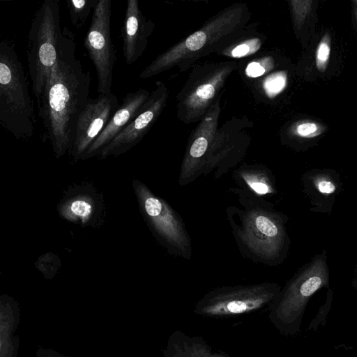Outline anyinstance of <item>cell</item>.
I'll list each match as a JSON object with an SVG mask.
<instances>
[{
  "label": "cell",
  "instance_id": "obj_1",
  "mask_svg": "<svg viewBox=\"0 0 357 357\" xmlns=\"http://www.w3.org/2000/svg\"><path fill=\"white\" fill-rule=\"evenodd\" d=\"M75 40L68 29L64 44L36 102L43 139L57 156L71 149L78 118L89 99L91 73L75 56Z\"/></svg>",
  "mask_w": 357,
  "mask_h": 357
},
{
  "label": "cell",
  "instance_id": "obj_2",
  "mask_svg": "<svg viewBox=\"0 0 357 357\" xmlns=\"http://www.w3.org/2000/svg\"><path fill=\"white\" fill-rule=\"evenodd\" d=\"M231 191L237 195L239 206L228 207L227 218L242 255L268 266L282 263L290 244L286 216L271 203L245 188Z\"/></svg>",
  "mask_w": 357,
  "mask_h": 357
},
{
  "label": "cell",
  "instance_id": "obj_3",
  "mask_svg": "<svg viewBox=\"0 0 357 357\" xmlns=\"http://www.w3.org/2000/svg\"><path fill=\"white\" fill-rule=\"evenodd\" d=\"M0 124L20 139H27L36 131L33 102L23 64L15 44L0 43Z\"/></svg>",
  "mask_w": 357,
  "mask_h": 357
},
{
  "label": "cell",
  "instance_id": "obj_4",
  "mask_svg": "<svg viewBox=\"0 0 357 357\" xmlns=\"http://www.w3.org/2000/svg\"><path fill=\"white\" fill-rule=\"evenodd\" d=\"M68 28L61 30L59 0H45L35 13L28 33L26 59L32 92L40 98L50 71L64 44Z\"/></svg>",
  "mask_w": 357,
  "mask_h": 357
},
{
  "label": "cell",
  "instance_id": "obj_5",
  "mask_svg": "<svg viewBox=\"0 0 357 357\" xmlns=\"http://www.w3.org/2000/svg\"><path fill=\"white\" fill-rule=\"evenodd\" d=\"M248 19L245 6L236 4L221 11L202 27L156 57L140 73L146 79L174 66L183 67L204 55L221 40L243 28Z\"/></svg>",
  "mask_w": 357,
  "mask_h": 357
},
{
  "label": "cell",
  "instance_id": "obj_6",
  "mask_svg": "<svg viewBox=\"0 0 357 357\" xmlns=\"http://www.w3.org/2000/svg\"><path fill=\"white\" fill-rule=\"evenodd\" d=\"M135 190L147 220L168 252L190 259L192 254L191 239L179 214L143 183L137 182Z\"/></svg>",
  "mask_w": 357,
  "mask_h": 357
},
{
  "label": "cell",
  "instance_id": "obj_7",
  "mask_svg": "<svg viewBox=\"0 0 357 357\" xmlns=\"http://www.w3.org/2000/svg\"><path fill=\"white\" fill-rule=\"evenodd\" d=\"M111 25L112 1L98 0L93 10L91 24L84 42L97 73L98 94L112 93L116 53L112 42Z\"/></svg>",
  "mask_w": 357,
  "mask_h": 357
},
{
  "label": "cell",
  "instance_id": "obj_8",
  "mask_svg": "<svg viewBox=\"0 0 357 357\" xmlns=\"http://www.w3.org/2000/svg\"><path fill=\"white\" fill-rule=\"evenodd\" d=\"M220 113V102L217 99L192 133L180 169V186L186 185L204 174L211 145L216 134Z\"/></svg>",
  "mask_w": 357,
  "mask_h": 357
},
{
  "label": "cell",
  "instance_id": "obj_9",
  "mask_svg": "<svg viewBox=\"0 0 357 357\" xmlns=\"http://www.w3.org/2000/svg\"><path fill=\"white\" fill-rule=\"evenodd\" d=\"M120 105L113 92L89 98L77 122L71 147L73 155L80 158L106 128Z\"/></svg>",
  "mask_w": 357,
  "mask_h": 357
},
{
  "label": "cell",
  "instance_id": "obj_10",
  "mask_svg": "<svg viewBox=\"0 0 357 357\" xmlns=\"http://www.w3.org/2000/svg\"><path fill=\"white\" fill-rule=\"evenodd\" d=\"M275 289V285L270 283L221 288L206 296L203 308L213 314L243 313L264 304Z\"/></svg>",
  "mask_w": 357,
  "mask_h": 357
},
{
  "label": "cell",
  "instance_id": "obj_11",
  "mask_svg": "<svg viewBox=\"0 0 357 357\" xmlns=\"http://www.w3.org/2000/svg\"><path fill=\"white\" fill-rule=\"evenodd\" d=\"M236 68V63H222L213 67L210 73L183 95L178 105V116L185 123L195 121L207 113L215 102L227 77Z\"/></svg>",
  "mask_w": 357,
  "mask_h": 357
},
{
  "label": "cell",
  "instance_id": "obj_12",
  "mask_svg": "<svg viewBox=\"0 0 357 357\" xmlns=\"http://www.w3.org/2000/svg\"><path fill=\"white\" fill-rule=\"evenodd\" d=\"M165 85L158 82L155 89L137 116L100 152L102 158L123 153L137 144L147 133L166 105Z\"/></svg>",
  "mask_w": 357,
  "mask_h": 357
},
{
  "label": "cell",
  "instance_id": "obj_13",
  "mask_svg": "<svg viewBox=\"0 0 357 357\" xmlns=\"http://www.w3.org/2000/svg\"><path fill=\"white\" fill-rule=\"evenodd\" d=\"M153 24L142 13L137 0H128L121 35L126 63H135L144 52Z\"/></svg>",
  "mask_w": 357,
  "mask_h": 357
},
{
  "label": "cell",
  "instance_id": "obj_14",
  "mask_svg": "<svg viewBox=\"0 0 357 357\" xmlns=\"http://www.w3.org/2000/svg\"><path fill=\"white\" fill-rule=\"evenodd\" d=\"M150 96V93L144 89L128 93L106 128L84 156H91L100 153L137 116Z\"/></svg>",
  "mask_w": 357,
  "mask_h": 357
},
{
  "label": "cell",
  "instance_id": "obj_15",
  "mask_svg": "<svg viewBox=\"0 0 357 357\" xmlns=\"http://www.w3.org/2000/svg\"><path fill=\"white\" fill-rule=\"evenodd\" d=\"M234 178L240 187L259 196L275 194L276 192L273 175L269 169L261 165H242L235 172Z\"/></svg>",
  "mask_w": 357,
  "mask_h": 357
},
{
  "label": "cell",
  "instance_id": "obj_16",
  "mask_svg": "<svg viewBox=\"0 0 357 357\" xmlns=\"http://www.w3.org/2000/svg\"><path fill=\"white\" fill-rule=\"evenodd\" d=\"M93 205L90 197L79 196L65 203L61 208L63 217L70 221L80 220L86 222L91 216Z\"/></svg>",
  "mask_w": 357,
  "mask_h": 357
},
{
  "label": "cell",
  "instance_id": "obj_17",
  "mask_svg": "<svg viewBox=\"0 0 357 357\" xmlns=\"http://www.w3.org/2000/svg\"><path fill=\"white\" fill-rule=\"evenodd\" d=\"M98 0H69L66 1L72 24L81 29L86 23L91 10L94 9Z\"/></svg>",
  "mask_w": 357,
  "mask_h": 357
},
{
  "label": "cell",
  "instance_id": "obj_18",
  "mask_svg": "<svg viewBox=\"0 0 357 357\" xmlns=\"http://www.w3.org/2000/svg\"><path fill=\"white\" fill-rule=\"evenodd\" d=\"M324 130V126L318 122L302 120L293 125L291 133L299 137L309 139L320 135Z\"/></svg>",
  "mask_w": 357,
  "mask_h": 357
},
{
  "label": "cell",
  "instance_id": "obj_19",
  "mask_svg": "<svg viewBox=\"0 0 357 357\" xmlns=\"http://www.w3.org/2000/svg\"><path fill=\"white\" fill-rule=\"evenodd\" d=\"M287 75L285 71H278L269 75L263 82L265 93L269 98L280 93L286 87Z\"/></svg>",
  "mask_w": 357,
  "mask_h": 357
},
{
  "label": "cell",
  "instance_id": "obj_20",
  "mask_svg": "<svg viewBox=\"0 0 357 357\" xmlns=\"http://www.w3.org/2000/svg\"><path fill=\"white\" fill-rule=\"evenodd\" d=\"M331 54V37L326 33L321 38L316 51V66L321 73L327 68Z\"/></svg>",
  "mask_w": 357,
  "mask_h": 357
},
{
  "label": "cell",
  "instance_id": "obj_21",
  "mask_svg": "<svg viewBox=\"0 0 357 357\" xmlns=\"http://www.w3.org/2000/svg\"><path fill=\"white\" fill-rule=\"evenodd\" d=\"M274 59L271 56H264L257 61H253L248 64L245 74L250 77L256 78L263 75L274 66Z\"/></svg>",
  "mask_w": 357,
  "mask_h": 357
},
{
  "label": "cell",
  "instance_id": "obj_22",
  "mask_svg": "<svg viewBox=\"0 0 357 357\" xmlns=\"http://www.w3.org/2000/svg\"><path fill=\"white\" fill-rule=\"evenodd\" d=\"M261 46V41L258 38H253L243 41L235 46L229 52V55L234 58H241L250 56L257 52Z\"/></svg>",
  "mask_w": 357,
  "mask_h": 357
},
{
  "label": "cell",
  "instance_id": "obj_23",
  "mask_svg": "<svg viewBox=\"0 0 357 357\" xmlns=\"http://www.w3.org/2000/svg\"><path fill=\"white\" fill-rule=\"evenodd\" d=\"M291 7L295 26L298 29L302 26L312 8V1H291Z\"/></svg>",
  "mask_w": 357,
  "mask_h": 357
},
{
  "label": "cell",
  "instance_id": "obj_24",
  "mask_svg": "<svg viewBox=\"0 0 357 357\" xmlns=\"http://www.w3.org/2000/svg\"><path fill=\"white\" fill-rule=\"evenodd\" d=\"M313 181L317 191L322 195H331L337 189L335 182L329 176H316L313 178Z\"/></svg>",
  "mask_w": 357,
  "mask_h": 357
},
{
  "label": "cell",
  "instance_id": "obj_25",
  "mask_svg": "<svg viewBox=\"0 0 357 357\" xmlns=\"http://www.w3.org/2000/svg\"><path fill=\"white\" fill-rule=\"evenodd\" d=\"M354 13H355L356 19L357 20V9H356V8L354 10Z\"/></svg>",
  "mask_w": 357,
  "mask_h": 357
},
{
  "label": "cell",
  "instance_id": "obj_26",
  "mask_svg": "<svg viewBox=\"0 0 357 357\" xmlns=\"http://www.w3.org/2000/svg\"><path fill=\"white\" fill-rule=\"evenodd\" d=\"M355 273H356V279H357V264L355 266Z\"/></svg>",
  "mask_w": 357,
  "mask_h": 357
},
{
  "label": "cell",
  "instance_id": "obj_27",
  "mask_svg": "<svg viewBox=\"0 0 357 357\" xmlns=\"http://www.w3.org/2000/svg\"><path fill=\"white\" fill-rule=\"evenodd\" d=\"M354 2L356 3V5L357 6V0L356 1H354Z\"/></svg>",
  "mask_w": 357,
  "mask_h": 357
}]
</instances>
